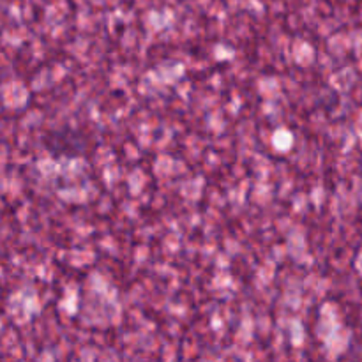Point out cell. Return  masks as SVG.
<instances>
[]
</instances>
